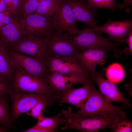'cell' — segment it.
Returning a JSON list of instances; mask_svg holds the SVG:
<instances>
[{"label":"cell","mask_w":132,"mask_h":132,"mask_svg":"<svg viewBox=\"0 0 132 132\" xmlns=\"http://www.w3.org/2000/svg\"><path fill=\"white\" fill-rule=\"evenodd\" d=\"M131 106L123 104L115 106L106 101L95 88L82 107L76 112L72 111V116L83 118L98 115H105L113 118L126 117L124 110Z\"/></svg>","instance_id":"6da1fadb"},{"label":"cell","mask_w":132,"mask_h":132,"mask_svg":"<svg viewBox=\"0 0 132 132\" xmlns=\"http://www.w3.org/2000/svg\"><path fill=\"white\" fill-rule=\"evenodd\" d=\"M71 106L67 109H62L60 112L65 120V125L61 128L75 130L82 132H96L107 128H112L119 119L105 115H98L83 118L72 116Z\"/></svg>","instance_id":"7a4b0ae2"},{"label":"cell","mask_w":132,"mask_h":132,"mask_svg":"<svg viewBox=\"0 0 132 132\" xmlns=\"http://www.w3.org/2000/svg\"><path fill=\"white\" fill-rule=\"evenodd\" d=\"M11 102L12 121L17 119L21 114L30 110L38 103L47 101L57 102L61 96L56 93L23 92L13 89L9 87L7 92Z\"/></svg>","instance_id":"3957f363"},{"label":"cell","mask_w":132,"mask_h":132,"mask_svg":"<svg viewBox=\"0 0 132 132\" xmlns=\"http://www.w3.org/2000/svg\"><path fill=\"white\" fill-rule=\"evenodd\" d=\"M70 38L79 52L91 47H99L112 51L117 59L122 53L121 50L117 48L118 44L112 42L108 38L101 35L99 32L91 31L90 29L80 30Z\"/></svg>","instance_id":"277c9868"},{"label":"cell","mask_w":132,"mask_h":132,"mask_svg":"<svg viewBox=\"0 0 132 132\" xmlns=\"http://www.w3.org/2000/svg\"><path fill=\"white\" fill-rule=\"evenodd\" d=\"M12 78L13 81L9 87L14 90L25 92L56 93L43 77L14 70Z\"/></svg>","instance_id":"5b68a950"},{"label":"cell","mask_w":132,"mask_h":132,"mask_svg":"<svg viewBox=\"0 0 132 132\" xmlns=\"http://www.w3.org/2000/svg\"><path fill=\"white\" fill-rule=\"evenodd\" d=\"M14 70L44 77L48 73L46 60L14 51L9 53Z\"/></svg>","instance_id":"8992f818"},{"label":"cell","mask_w":132,"mask_h":132,"mask_svg":"<svg viewBox=\"0 0 132 132\" xmlns=\"http://www.w3.org/2000/svg\"><path fill=\"white\" fill-rule=\"evenodd\" d=\"M47 49L48 56L73 57L79 53L69 35L56 31L48 36Z\"/></svg>","instance_id":"52a82bcc"},{"label":"cell","mask_w":132,"mask_h":132,"mask_svg":"<svg viewBox=\"0 0 132 132\" xmlns=\"http://www.w3.org/2000/svg\"><path fill=\"white\" fill-rule=\"evenodd\" d=\"M48 37L26 35L13 46L14 51L46 60Z\"/></svg>","instance_id":"ba28073f"},{"label":"cell","mask_w":132,"mask_h":132,"mask_svg":"<svg viewBox=\"0 0 132 132\" xmlns=\"http://www.w3.org/2000/svg\"><path fill=\"white\" fill-rule=\"evenodd\" d=\"M44 77L52 90L61 96L67 90L72 88L74 84L84 85L90 78V76L80 74L64 75L57 72H48Z\"/></svg>","instance_id":"9c48e42d"},{"label":"cell","mask_w":132,"mask_h":132,"mask_svg":"<svg viewBox=\"0 0 132 132\" xmlns=\"http://www.w3.org/2000/svg\"><path fill=\"white\" fill-rule=\"evenodd\" d=\"M75 16L70 7L62 0L52 19L53 30L63 33L67 32L68 35H76L80 32L77 28Z\"/></svg>","instance_id":"30bf717a"},{"label":"cell","mask_w":132,"mask_h":132,"mask_svg":"<svg viewBox=\"0 0 132 132\" xmlns=\"http://www.w3.org/2000/svg\"><path fill=\"white\" fill-rule=\"evenodd\" d=\"M108 50L100 47H91L77 54L74 57L83 69L89 74L96 72L97 65H102L108 57Z\"/></svg>","instance_id":"8fae6325"},{"label":"cell","mask_w":132,"mask_h":132,"mask_svg":"<svg viewBox=\"0 0 132 132\" xmlns=\"http://www.w3.org/2000/svg\"><path fill=\"white\" fill-rule=\"evenodd\" d=\"M104 74L103 72H96L94 73L89 74L92 80L97 84L99 92L105 100L109 102L123 103L131 106L129 99L125 98L115 83L105 79L103 76Z\"/></svg>","instance_id":"7c38bea8"},{"label":"cell","mask_w":132,"mask_h":132,"mask_svg":"<svg viewBox=\"0 0 132 132\" xmlns=\"http://www.w3.org/2000/svg\"><path fill=\"white\" fill-rule=\"evenodd\" d=\"M90 29L106 33L110 40L120 44L125 42L128 34L132 30V20L130 19L114 21L109 18L104 25Z\"/></svg>","instance_id":"4fadbf2b"},{"label":"cell","mask_w":132,"mask_h":132,"mask_svg":"<svg viewBox=\"0 0 132 132\" xmlns=\"http://www.w3.org/2000/svg\"><path fill=\"white\" fill-rule=\"evenodd\" d=\"M46 61L48 73L57 72L68 75L78 74L90 76L74 57L48 56Z\"/></svg>","instance_id":"5bb4252c"},{"label":"cell","mask_w":132,"mask_h":132,"mask_svg":"<svg viewBox=\"0 0 132 132\" xmlns=\"http://www.w3.org/2000/svg\"><path fill=\"white\" fill-rule=\"evenodd\" d=\"M52 17H47L33 13L23 18L26 35L47 37L54 31L52 28Z\"/></svg>","instance_id":"9a60e30c"},{"label":"cell","mask_w":132,"mask_h":132,"mask_svg":"<svg viewBox=\"0 0 132 132\" xmlns=\"http://www.w3.org/2000/svg\"><path fill=\"white\" fill-rule=\"evenodd\" d=\"M93 82L90 77L82 87L67 90L61 95L58 103L61 105L67 103L80 109L95 88Z\"/></svg>","instance_id":"2e32d148"},{"label":"cell","mask_w":132,"mask_h":132,"mask_svg":"<svg viewBox=\"0 0 132 132\" xmlns=\"http://www.w3.org/2000/svg\"><path fill=\"white\" fill-rule=\"evenodd\" d=\"M70 7L77 21L82 22L92 28L98 26L96 9L92 7L86 0H63Z\"/></svg>","instance_id":"e0dca14e"},{"label":"cell","mask_w":132,"mask_h":132,"mask_svg":"<svg viewBox=\"0 0 132 132\" xmlns=\"http://www.w3.org/2000/svg\"><path fill=\"white\" fill-rule=\"evenodd\" d=\"M0 29L1 36L4 43L13 47L26 35L23 18L21 17H11L10 22Z\"/></svg>","instance_id":"ac0fdd59"},{"label":"cell","mask_w":132,"mask_h":132,"mask_svg":"<svg viewBox=\"0 0 132 132\" xmlns=\"http://www.w3.org/2000/svg\"><path fill=\"white\" fill-rule=\"evenodd\" d=\"M14 70L11 59L4 44L0 47V77L9 81L12 78Z\"/></svg>","instance_id":"d6986e66"},{"label":"cell","mask_w":132,"mask_h":132,"mask_svg":"<svg viewBox=\"0 0 132 132\" xmlns=\"http://www.w3.org/2000/svg\"><path fill=\"white\" fill-rule=\"evenodd\" d=\"M60 112L58 115L51 118L42 116L38 120L36 124L40 127L49 130L50 132H54L59 126L65 123V120L61 117Z\"/></svg>","instance_id":"ffe728a7"},{"label":"cell","mask_w":132,"mask_h":132,"mask_svg":"<svg viewBox=\"0 0 132 132\" xmlns=\"http://www.w3.org/2000/svg\"><path fill=\"white\" fill-rule=\"evenodd\" d=\"M62 0H48L39 3L35 13L47 17L54 16Z\"/></svg>","instance_id":"44dd1931"},{"label":"cell","mask_w":132,"mask_h":132,"mask_svg":"<svg viewBox=\"0 0 132 132\" xmlns=\"http://www.w3.org/2000/svg\"><path fill=\"white\" fill-rule=\"evenodd\" d=\"M105 75L107 79L114 83L122 81L125 76L124 70L118 63H114L110 65L105 71Z\"/></svg>","instance_id":"7402d4cb"},{"label":"cell","mask_w":132,"mask_h":132,"mask_svg":"<svg viewBox=\"0 0 132 132\" xmlns=\"http://www.w3.org/2000/svg\"><path fill=\"white\" fill-rule=\"evenodd\" d=\"M8 101L6 95L0 97V125L11 127L12 121L9 113Z\"/></svg>","instance_id":"603a6c76"},{"label":"cell","mask_w":132,"mask_h":132,"mask_svg":"<svg viewBox=\"0 0 132 132\" xmlns=\"http://www.w3.org/2000/svg\"><path fill=\"white\" fill-rule=\"evenodd\" d=\"M93 8L106 9L113 12L117 9L121 10L122 4L117 3L116 0H86Z\"/></svg>","instance_id":"cb8c5ba5"},{"label":"cell","mask_w":132,"mask_h":132,"mask_svg":"<svg viewBox=\"0 0 132 132\" xmlns=\"http://www.w3.org/2000/svg\"><path fill=\"white\" fill-rule=\"evenodd\" d=\"M38 4L37 0H19V12L25 18L35 13Z\"/></svg>","instance_id":"d4e9b609"},{"label":"cell","mask_w":132,"mask_h":132,"mask_svg":"<svg viewBox=\"0 0 132 132\" xmlns=\"http://www.w3.org/2000/svg\"><path fill=\"white\" fill-rule=\"evenodd\" d=\"M54 102L45 101L37 103L25 113L37 120L43 116L46 106H52Z\"/></svg>","instance_id":"484cf974"},{"label":"cell","mask_w":132,"mask_h":132,"mask_svg":"<svg viewBox=\"0 0 132 132\" xmlns=\"http://www.w3.org/2000/svg\"><path fill=\"white\" fill-rule=\"evenodd\" d=\"M111 132H130L132 131V122L126 117L120 118L110 129Z\"/></svg>","instance_id":"4316f807"},{"label":"cell","mask_w":132,"mask_h":132,"mask_svg":"<svg viewBox=\"0 0 132 132\" xmlns=\"http://www.w3.org/2000/svg\"><path fill=\"white\" fill-rule=\"evenodd\" d=\"M125 42L127 44L128 47L125 48L124 52L127 55L132 54V30L128 34L126 38Z\"/></svg>","instance_id":"83f0119b"},{"label":"cell","mask_w":132,"mask_h":132,"mask_svg":"<svg viewBox=\"0 0 132 132\" xmlns=\"http://www.w3.org/2000/svg\"><path fill=\"white\" fill-rule=\"evenodd\" d=\"M10 85L9 82L0 77V97L6 95Z\"/></svg>","instance_id":"f1b7e54d"},{"label":"cell","mask_w":132,"mask_h":132,"mask_svg":"<svg viewBox=\"0 0 132 132\" xmlns=\"http://www.w3.org/2000/svg\"><path fill=\"white\" fill-rule=\"evenodd\" d=\"M23 132H50L48 129L43 128L36 124L33 127L24 130Z\"/></svg>","instance_id":"f546056e"},{"label":"cell","mask_w":132,"mask_h":132,"mask_svg":"<svg viewBox=\"0 0 132 132\" xmlns=\"http://www.w3.org/2000/svg\"><path fill=\"white\" fill-rule=\"evenodd\" d=\"M11 13L14 15L18 12L19 0H11Z\"/></svg>","instance_id":"4dcf8cb0"},{"label":"cell","mask_w":132,"mask_h":132,"mask_svg":"<svg viewBox=\"0 0 132 132\" xmlns=\"http://www.w3.org/2000/svg\"><path fill=\"white\" fill-rule=\"evenodd\" d=\"M124 3L122 4V9L125 8V11L128 12L130 11L129 7L132 5V0H123Z\"/></svg>","instance_id":"1f68e13d"},{"label":"cell","mask_w":132,"mask_h":132,"mask_svg":"<svg viewBox=\"0 0 132 132\" xmlns=\"http://www.w3.org/2000/svg\"><path fill=\"white\" fill-rule=\"evenodd\" d=\"M10 12L9 11L5 10L0 13V28L4 25L3 22L4 17Z\"/></svg>","instance_id":"d6a6232c"},{"label":"cell","mask_w":132,"mask_h":132,"mask_svg":"<svg viewBox=\"0 0 132 132\" xmlns=\"http://www.w3.org/2000/svg\"><path fill=\"white\" fill-rule=\"evenodd\" d=\"M6 11H9L11 12V0H4Z\"/></svg>","instance_id":"836d02e7"},{"label":"cell","mask_w":132,"mask_h":132,"mask_svg":"<svg viewBox=\"0 0 132 132\" xmlns=\"http://www.w3.org/2000/svg\"><path fill=\"white\" fill-rule=\"evenodd\" d=\"M6 10L4 0H0V13Z\"/></svg>","instance_id":"e575fe53"},{"label":"cell","mask_w":132,"mask_h":132,"mask_svg":"<svg viewBox=\"0 0 132 132\" xmlns=\"http://www.w3.org/2000/svg\"><path fill=\"white\" fill-rule=\"evenodd\" d=\"M7 131L6 129L5 128V127H2L0 125V132H6Z\"/></svg>","instance_id":"d590c367"},{"label":"cell","mask_w":132,"mask_h":132,"mask_svg":"<svg viewBox=\"0 0 132 132\" xmlns=\"http://www.w3.org/2000/svg\"><path fill=\"white\" fill-rule=\"evenodd\" d=\"M39 3L48 0H37Z\"/></svg>","instance_id":"8d00e7d4"},{"label":"cell","mask_w":132,"mask_h":132,"mask_svg":"<svg viewBox=\"0 0 132 132\" xmlns=\"http://www.w3.org/2000/svg\"><path fill=\"white\" fill-rule=\"evenodd\" d=\"M1 44H1L0 43V46H1Z\"/></svg>","instance_id":"74e56055"}]
</instances>
